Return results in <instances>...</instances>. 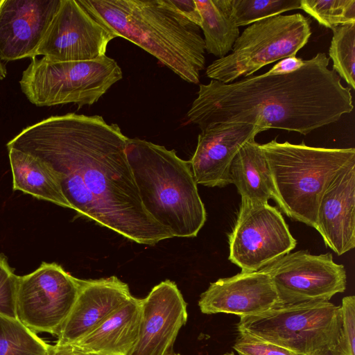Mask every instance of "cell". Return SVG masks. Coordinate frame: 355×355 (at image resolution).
Masks as SVG:
<instances>
[{
  "label": "cell",
  "instance_id": "obj_11",
  "mask_svg": "<svg viewBox=\"0 0 355 355\" xmlns=\"http://www.w3.org/2000/svg\"><path fill=\"white\" fill-rule=\"evenodd\" d=\"M271 278L278 306L329 300L346 289L345 267L331 253L289 252L260 270Z\"/></svg>",
  "mask_w": 355,
  "mask_h": 355
},
{
  "label": "cell",
  "instance_id": "obj_24",
  "mask_svg": "<svg viewBox=\"0 0 355 355\" xmlns=\"http://www.w3.org/2000/svg\"><path fill=\"white\" fill-rule=\"evenodd\" d=\"M329 50L333 70L352 89H355V23L332 28Z\"/></svg>",
  "mask_w": 355,
  "mask_h": 355
},
{
  "label": "cell",
  "instance_id": "obj_28",
  "mask_svg": "<svg viewBox=\"0 0 355 355\" xmlns=\"http://www.w3.org/2000/svg\"><path fill=\"white\" fill-rule=\"evenodd\" d=\"M341 327L336 345L345 355H355V296L343 298Z\"/></svg>",
  "mask_w": 355,
  "mask_h": 355
},
{
  "label": "cell",
  "instance_id": "obj_17",
  "mask_svg": "<svg viewBox=\"0 0 355 355\" xmlns=\"http://www.w3.org/2000/svg\"><path fill=\"white\" fill-rule=\"evenodd\" d=\"M132 295L116 276L80 279L75 303L57 336L56 344H73L89 334Z\"/></svg>",
  "mask_w": 355,
  "mask_h": 355
},
{
  "label": "cell",
  "instance_id": "obj_9",
  "mask_svg": "<svg viewBox=\"0 0 355 355\" xmlns=\"http://www.w3.org/2000/svg\"><path fill=\"white\" fill-rule=\"evenodd\" d=\"M228 238L229 260L242 272L260 270L291 252L297 244L276 207L247 200H241Z\"/></svg>",
  "mask_w": 355,
  "mask_h": 355
},
{
  "label": "cell",
  "instance_id": "obj_27",
  "mask_svg": "<svg viewBox=\"0 0 355 355\" xmlns=\"http://www.w3.org/2000/svg\"><path fill=\"white\" fill-rule=\"evenodd\" d=\"M19 276L13 272L6 257L0 254V315L17 319L16 295Z\"/></svg>",
  "mask_w": 355,
  "mask_h": 355
},
{
  "label": "cell",
  "instance_id": "obj_10",
  "mask_svg": "<svg viewBox=\"0 0 355 355\" xmlns=\"http://www.w3.org/2000/svg\"><path fill=\"white\" fill-rule=\"evenodd\" d=\"M80 279L55 263H42L35 271L19 276L16 295L17 320L32 331L58 336L77 298Z\"/></svg>",
  "mask_w": 355,
  "mask_h": 355
},
{
  "label": "cell",
  "instance_id": "obj_12",
  "mask_svg": "<svg viewBox=\"0 0 355 355\" xmlns=\"http://www.w3.org/2000/svg\"><path fill=\"white\" fill-rule=\"evenodd\" d=\"M115 37L78 0H60L35 57L59 62L94 60L105 55L109 42Z\"/></svg>",
  "mask_w": 355,
  "mask_h": 355
},
{
  "label": "cell",
  "instance_id": "obj_6",
  "mask_svg": "<svg viewBox=\"0 0 355 355\" xmlns=\"http://www.w3.org/2000/svg\"><path fill=\"white\" fill-rule=\"evenodd\" d=\"M123 77L121 67L103 55L90 60L51 61L33 58L19 85L26 98L37 107L75 103L92 105Z\"/></svg>",
  "mask_w": 355,
  "mask_h": 355
},
{
  "label": "cell",
  "instance_id": "obj_2",
  "mask_svg": "<svg viewBox=\"0 0 355 355\" xmlns=\"http://www.w3.org/2000/svg\"><path fill=\"white\" fill-rule=\"evenodd\" d=\"M329 64V58L318 53L288 74L200 84L187 118L200 130L238 122L308 135L338 121L354 107L351 89Z\"/></svg>",
  "mask_w": 355,
  "mask_h": 355
},
{
  "label": "cell",
  "instance_id": "obj_20",
  "mask_svg": "<svg viewBox=\"0 0 355 355\" xmlns=\"http://www.w3.org/2000/svg\"><path fill=\"white\" fill-rule=\"evenodd\" d=\"M230 184H234L241 200L278 203L270 169L266 156L255 140L247 142L233 159L229 169Z\"/></svg>",
  "mask_w": 355,
  "mask_h": 355
},
{
  "label": "cell",
  "instance_id": "obj_22",
  "mask_svg": "<svg viewBox=\"0 0 355 355\" xmlns=\"http://www.w3.org/2000/svg\"><path fill=\"white\" fill-rule=\"evenodd\" d=\"M201 16L205 51L222 58L240 35L232 16L231 0H195Z\"/></svg>",
  "mask_w": 355,
  "mask_h": 355
},
{
  "label": "cell",
  "instance_id": "obj_23",
  "mask_svg": "<svg viewBox=\"0 0 355 355\" xmlns=\"http://www.w3.org/2000/svg\"><path fill=\"white\" fill-rule=\"evenodd\" d=\"M52 349L17 319L0 315V355H51Z\"/></svg>",
  "mask_w": 355,
  "mask_h": 355
},
{
  "label": "cell",
  "instance_id": "obj_14",
  "mask_svg": "<svg viewBox=\"0 0 355 355\" xmlns=\"http://www.w3.org/2000/svg\"><path fill=\"white\" fill-rule=\"evenodd\" d=\"M265 129L249 123H221L201 130L196 150L190 159L196 182L209 187H223L230 184V164L247 142Z\"/></svg>",
  "mask_w": 355,
  "mask_h": 355
},
{
  "label": "cell",
  "instance_id": "obj_16",
  "mask_svg": "<svg viewBox=\"0 0 355 355\" xmlns=\"http://www.w3.org/2000/svg\"><path fill=\"white\" fill-rule=\"evenodd\" d=\"M198 306L205 314L225 313L241 318L277 306L278 296L267 273L241 271L211 283L200 295Z\"/></svg>",
  "mask_w": 355,
  "mask_h": 355
},
{
  "label": "cell",
  "instance_id": "obj_31",
  "mask_svg": "<svg viewBox=\"0 0 355 355\" xmlns=\"http://www.w3.org/2000/svg\"><path fill=\"white\" fill-rule=\"evenodd\" d=\"M170 2L186 18L200 27L202 19L195 0H170Z\"/></svg>",
  "mask_w": 355,
  "mask_h": 355
},
{
  "label": "cell",
  "instance_id": "obj_3",
  "mask_svg": "<svg viewBox=\"0 0 355 355\" xmlns=\"http://www.w3.org/2000/svg\"><path fill=\"white\" fill-rule=\"evenodd\" d=\"M116 37L141 47L184 81L198 84L205 68L200 27L170 0H78Z\"/></svg>",
  "mask_w": 355,
  "mask_h": 355
},
{
  "label": "cell",
  "instance_id": "obj_7",
  "mask_svg": "<svg viewBox=\"0 0 355 355\" xmlns=\"http://www.w3.org/2000/svg\"><path fill=\"white\" fill-rule=\"evenodd\" d=\"M311 35L309 19L301 13L255 22L240 34L229 54L207 67L206 75L225 84L250 76L267 64L295 56Z\"/></svg>",
  "mask_w": 355,
  "mask_h": 355
},
{
  "label": "cell",
  "instance_id": "obj_5",
  "mask_svg": "<svg viewBox=\"0 0 355 355\" xmlns=\"http://www.w3.org/2000/svg\"><path fill=\"white\" fill-rule=\"evenodd\" d=\"M260 146L270 169L279 207L293 220L316 230L321 198L337 175L355 162V149L312 147L276 139Z\"/></svg>",
  "mask_w": 355,
  "mask_h": 355
},
{
  "label": "cell",
  "instance_id": "obj_36",
  "mask_svg": "<svg viewBox=\"0 0 355 355\" xmlns=\"http://www.w3.org/2000/svg\"><path fill=\"white\" fill-rule=\"evenodd\" d=\"M94 355H101V354H94Z\"/></svg>",
  "mask_w": 355,
  "mask_h": 355
},
{
  "label": "cell",
  "instance_id": "obj_29",
  "mask_svg": "<svg viewBox=\"0 0 355 355\" xmlns=\"http://www.w3.org/2000/svg\"><path fill=\"white\" fill-rule=\"evenodd\" d=\"M233 348L239 355H298L287 349L258 338L247 332L239 331Z\"/></svg>",
  "mask_w": 355,
  "mask_h": 355
},
{
  "label": "cell",
  "instance_id": "obj_15",
  "mask_svg": "<svg viewBox=\"0 0 355 355\" xmlns=\"http://www.w3.org/2000/svg\"><path fill=\"white\" fill-rule=\"evenodd\" d=\"M60 0H0V60L35 58Z\"/></svg>",
  "mask_w": 355,
  "mask_h": 355
},
{
  "label": "cell",
  "instance_id": "obj_13",
  "mask_svg": "<svg viewBox=\"0 0 355 355\" xmlns=\"http://www.w3.org/2000/svg\"><path fill=\"white\" fill-rule=\"evenodd\" d=\"M187 318V303L176 284L161 282L141 299L139 337L130 355H172Z\"/></svg>",
  "mask_w": 355,
  "mask_h": 355
},
{
  "label": "cell",
  "instance_id": "obj_30",
  "mask_svg": "<svg viewBox=\"0 0 355 355\" xmlns=\"http://www.w3.org/2000/svg\"><path fill=\"white\" fill-rule=\"evenodd\" d=\"M304 64V60L295 56H290L279 60L268 71L267 76L284 75L300 69Z\"/></svg>",
  "mask_w": 355,
  "mask_h": 355
},
{
  "label": "cell",
  "instance_id": "obj_32",
  "mask_svg": "<svg viewBox=\"0 0 355 355\" xmlns=\"http://www.w3.org/2000/svg\"><path fill=\"white\" fill-rule=\"evenodd\" d=\"M51 355H94L83 351L74 344L53 345Z\"/></svg>",
  "mask_w": 355,
  "mask_h": 355
},
{
  "label": "cell",
  "instance_id": "obj_35",
  "mask_svg": "<svg viewBox=\"0 0 355 355\" xmlns=\"http://www.w3.org/2000/svg\"><path fill=\"white\" fill-rule=\"evenodd\" d=\"M172 355H181L180 354H175V352Z\"/></svg>",
  "mask_w": 355,
  "mask_h": 355
},
{
  "label": "cell",
  "instance_id": "obj_4",
  "mask_svg": "<svg viewBox=\"0 0 355 355\" xmlns=\"http://www.w3.org/2000/svg\"><path fill=\"white\" fill-rule=\"evenodd\" d=\"M125 153L141 202L172 237H195L207 220L189 162L174 150L128 139Z\"/></svg>",
  "mask_w": 355,
  "mask_h": 355
},
{
  "label": "cell",
  "instance_id": "obj_19",
  "mask_svg": "<svg viewBox=\"0 0 355 355\" xmlns=\"http://www.w3.org/2000/svg\"><path fill=\"white\" fill-rule=\"evenodd\" d=\"M141 299L134 296L98 327L73 343L83 351L101 355H130L139 337Z\"/></svg>",
  "mask_w": 355,
  "mask_h": 355
},
{
  "label": "cell",
  "instance_id": "obj_25",
  "mask_svg": "<svg viewBox=\"0 0 355 355\" xmlns=\"http://www.w3.org/2000/svg\"><path fill=\"white\" fill-rule=\"evenodd\" d=\"M301 0H231L232 12L238 27L300 9Z\"/></svg>",
  "mask_w": 355,
  "mask_h": 355
},
{
  "label": "cell",
  "instance_id": "obj_34",
  "mask_svg": "<svg viewBox=\"0 0 355 355\" xmlns=\"http://www.w3.org/2000/svg\"><path fill=\"white\" fill-rule=\"evenodd\" d=\"M7 76V70L0 60V80H3Z\"/></svg>",
  "mask_w": 355,
  "mask_h": 355
},
{
  "label": "cell",
  "instance_id": "obj_26",
  "mask_svg": "<svg viewBox=\"0 0 355 355\" xmlns=\"http://www.w3.org/2000/svg\"><path fill=\"white\" fill-rule=\"evenodd\" d=\"M300 9L327 28L355 23V0H301Z\"/></svg>",
  "mask_w": 355,
  "mask_h": 355
},
{
  "label": "cell",
  "instance_id": "obj_8",
  "mask_svg": "<svg viewBox=\"0 0 355 355\" xmlns=\"http://www.w3.org/2000/svg\"><path fill=\"white\" fill-rule=\"evenodd\" d=\"M238 331L287 349L311 355L336 345L341 327L340 306L329 301H309L275 306L258 315L240 318Z\"/></svg>",
  "mask_w": 355,
  "mask_h": 355
},
{
  "label": "cell",
  "instance_id": "obj_33",
  "mask_svg": "<svg viewBox=\"0 0 355 355\" xmlns=\"http://www.w3.org/2000/svg\"><path fill=\"white\" fill-rule=\"evenodd\" d=\"M311 355H345L336 345L320 349Z\"/></svg>",
  "mask_w": 355,
  "mask_h": 355
},
{
  "label": "cell",
  "instance_id": "obj_1",
  "mask_svg": "<svg viewBox=\"0 0 355 355\" xmlns=\"http://www.w3.org/2000/svg\"><path fill=\"white\" fill-rule=\"evenodd\" d=\"M128 137L101 116H51L27 126L7 148L49 166L72 209L139 244L172 238L145 209L128 163Z\"/></svg>",
  "mask_w": 355,
  "mask_h": 355
},
{
  "label": "cell",
  "instance_id": "obj_18",
  "mask_svg": "<svg viewBox=\"0 0 355 355\" xmlns=\"http://www.w3.org/2000/svg\"><path fill=\"white\" fill-rule=\"evenodd\" d=\"M316 230L338 255L355 247V162L345 166L324 191Z\"/></svg>",
  "mask_w": 355,
  "mask_h": 355
},
{
  "label": "cell",
  "instance_id": "obj_21",
  "mask_svg": "<svg viewBox=\"0 0 355 355\" xmlns=\"http://www.w3.org/2000/svg\"><path fill=\"white\" fill-rule=\"evenodd\" d=\"M14 191L71 209L49 166L38 158L15 148H8Z\"/></svg>",
  "mask_w": 355,
  "mask_h": 355
}]
</instances>
